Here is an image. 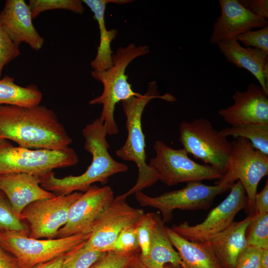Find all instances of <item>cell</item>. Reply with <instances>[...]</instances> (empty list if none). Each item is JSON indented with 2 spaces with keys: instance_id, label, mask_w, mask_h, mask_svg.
<instances>
[{
  "instance_id": "cell-9",
  "label": "cell",
  "mask_w": 268,
  "mask_h": 268,
  "mask_svg": "<svg viewBox=\"0 0 268 268\" xmlns=\"http://www.w3.org/2000/svg\"><path fill=\"white\" fill-rule=\"evenodd\" d=\"M156 153L148 164L157 173L159 180L168 186L181 183L218 180L222 175L207 164L192 160L184 148L175 149L161 140L153 145Z\"/></svg>"
},
{
  "instance_id": "cell-32",
  "label": "cell",
  "mask_w": 268,
  "mask_h": 268,
  "mask_svg": "<svg viewBox=\"0 0 268 268\" xmlns=\"http://www.w3.org/2000/svg\"><path fill=\"white\" fill-rule=\"evenodd\" d=\"M19 46L11 40L0 24V79L3 67L21 54Z\"/></svg>"
},
{
  "instance_id": "cell-7",
  "label": "cell",
  "mask_w": 268,
  "mask_h": 268,
  "mask_svg": "<svg viewBox=\"0 0 268 268\" xmlns=\"http://www.w3.org/2000/svg\"><path fill=\"white\" fill-rule=\"evenodd\" d=\"M90 234H75L63 238L41 240L13 231L0 233V245L17 260L19 268L35 265L65 255L79 247Z\"/></svg>"
},
{
  "instance_id": "cell-25",
  "label": "cell",
  "mask_w": 268,
  "mask_h": 268,
  "mask_svg": "<svg viewBox=\"0 0 268 268\" xmlns=\"http://www.w3.org/2000/svg\"><path fill=\"white\" fill-rule=\"evenodd\" d=\"M226 137H242L248 139L255 148L268 155V125L248 123L231 126L219 131Z\"/></svg>"
},
{
  "instance_id": "cell-28",
  "label": "cell",
  "mask_w": 268,
  "mask_h": 268,
  "mask_svg": "<svg viewBox=\"0 0 268 268\" xmlns=\"http://www.w3.org/2000/svg\"><path fill=\"white\" fill-rule=\"evenodd\" d=\"M80 0H30V8L33 19L41 13L52 9H65L75 13L81 14L85 8Z\"/></svg>"
},
{
  "instance_id": "cell-5",
  "label": "cell",
  "mask_w": 268,
  "mask_h": 268,
  "mask_svg": "<svg viewBox=\"0 0 268 268\" xmlns=\"http://www.w3.org/2000/svg\"><path fill=\"white\" fill-rule=\"evenodd\" d=\"M78 162L76 152L68 146L58 150L31 149L15 146L8 140L0 138V174L23 173L41 176Z\"/></svg>"
},
{
  "instance_id": "cell-37",
  "label": "cell",
  "mask_w": 268,
  "mask_h": 268,
  "mask_svg": "<svg viewBox=\"0 0 268 268\" xmlns=\"http://www.w3.org/2000/svg\"><path fill=\"white\" fill-rule=\"evenodd\" d=\"M254 212L259 214L268 213V181L266 182L264 187L259 192L257 193L254 200Z\"/></svg>"
},
{
  "instance_id": "cell-14",
  "label": "cell",
  "mask_w": 268,
  "mask_h": 268,
  "mask_svg": "<svg viewBox=\"0 0 268 268\" xmlns=\"http://www.w3.org/2000/svg\"><path fill=\"white\" fill-rule=\"evenodd\" d=\"M114 199L110 186H91L71 205L67 222L57 238L90 234L95 222Z\"/></svg>"
},
{
  "instance_id": "cell-3",
  "label": "cell",
  "mask_w": 268,
  "mask_h": 268,
  "mask_svg": "<svg viewBox=\"0 0 268 268\" xmlns=\"http://www.w3.org/2000/svg\"><path fill=\"white\" fill-rule=\"evenodd\" d=\"M160 98L168 101H176L170 94L160 95L155 81L148 83L143 95L133 96L122 101L126 117L128 136L124 144L116 152L123 160L135 163L138 168L137 178L134 185L122 195L125 198L150 187L159 181L157 173L146 162L145 143L142 130L141 117L146 105L152 99Z\"/></svg>"
},
{
  "instance_id": "cell-40",
  "label": "cell",
  "mask_w": 268,
  "mask_h": 268,
  "mask_svg": "<svg viewBox=\"0 0 268 268\" xmlns=\"http://www.w3.org/2000/svg\"><path fill=\"white\" fill-rule=\"evenodd\" d=\"M128 268H147L141 262L139 258V254L135 255L134 259L128 266ZM161 268H170L163 267Z\"/></svg>"
},
{
  "instance_id": "cell-36",
  "label": "cell",
  "mask_w": 268,
  "mask_h": 268,
  "mask_svg": "<svg viewBox=\"0 0 268 268\" xmlns=\"http://www.w3.org/2000/svg\"><path fill=\"white\" fill-rule=\"evenodd\" d=\"M239 1L255 15L267 20L268 18V0H240Z\"/></svg>"
},
{
  "instance_id": "cell-34",
  "label": "cell",
  "mask_w": 268,
  "mask_h": 268,
  "mask_svg": "<svg viewBox=\"0 0 268 268\" xmlns=\"http://www.w3.org/2000/svg\"><path fill=\"white\" fill-rule=\"evenodd\" d=\"M137 253L122 254L108 252L89 268H125Z\"/></svg>"
},
{
  "instance_id": "cell-26",
  "label": "cell",
  "mask_w": 268,
  "mask_h": 268,
  "mask_svg": "<svg viewBox=\"0 0 268 268\" xmlns=\"http://www.w3.org/2000/svg\"><path fill=\"white\" fill-rule=\"evenodd\" d=\"M247 246L268 249V213L251 214L246 232Z\"/></svg>"
},
{
  "instance_id": "cell-35",
  "label": "cell",
  "mask_w": 268,
  "mask_h": 268,
  "mask_svg": "<svg viewBox=\"0 0 268 268\" xmlns=\"http://www.w3.org/2000/svg\"><path fill=\"white\" fill-rule=\"evenodd\" d=\"M263 249L247 246L240 255L234 268H260Z\"/></svg>"
},
{
  "instance_id": "cell-38",
  "label": "cell",
  "mask_w": 268,
  "mask_h": 268,
  "mask_svg": "<svg viewBox=\"0 0 268 268\" xmlns=\"http://www.w3.org/2000/svg\"><path fill=\"white\" fill-rule=\"evenodd\" d=\"M0 268H19L16 259L0 245Z\"/></svg>"
},
{
  "instance_id": "cell-17",
  "label": "cell",
  "mask_w": 268,
  "mask_h": 268,
  "mask_svg": "<svg viewBox=\"0 0 268 268\" xmlns=\"http://www.w3.org/2000/svg\"><path fill=\"white\" fill-rule=\"evenodd\" d=\"M30 8L23 0H7L0 12V24L11 40L19 46L27 44L32 49L40 50L44 38L35 29Z\"/></svg>"
},
{
  "instance_id": "cell-24",
  "label": "cell",
  "mask_w": 268,
  "mask_h": 268,
  "mask_svg": "<svg viewBox=\"0 0 268 268\" xmlns=\"http://www.w3.org/2000/svg\"><path fill=\"white\" fill-rule=\"evenodd\" d=\"M42 97V93L35 85L21 86L14 82L13 77L8 75L0 79V106L31 107L39 105Z\"/></svg>"
},
{
  "instance_id": "cell-8",
  "label": "cell",
  "mask_w": 268,
  "mask_h": 268,
  "mask_svg": "<svg viewBox=\"0 0 268 268\" xmlns=\"http://www.w3.org/2000/svg\"><path fill=\"white\" fill-rule=\"evenodd\" d=\"M229 166L226 173L214 185L231 187L240 181L248 198L250 214L254 212V200L259 182L268 173V155L256 149L247 139L238 137L231 142Z\"/></svg>"
},
{
  "instance_id": "cell-41",
  "label": "cell",
  "mask_w": 268,
  "mask_h": 268,
  "mask_svg": "<svg viewBox=\"0 0 268 268\" xmlns=\"http://www.w3.org/2000/svg\"><path fill=\"white\" fill-rule=\"evenodd\" d=\"M260 268H268V249H263L260 262Z\"/></svg>"
},
{
  "instance_id": "cell-15",
  "label": "cell",
  "mask_w": 268,
  "mask_h": 268,
  "mask_svg": "<svg viewBox=\"0 0 268 268\" xmlns=\"http://www.w3.org/2000/svg\"><path fill=\"white\" fill-rule=\"evenodd\" d=\"M232 99L231 106L218 111L225 122L231 126L248 123L268 125V95L260 85L250 83L246 90L237 91Z\"/></svg>"
},
{
  "instance_id": "cell-30",
  "label": "cell",
  "mask_w": 268,
  "mask_h": 268,
  "mask_svg": "<svg viewBox=\"0 0 268 268\" xmlns=\"http://www.w3.org/2000/svg\"><path fill=\"white\" fill-rule=\"evenodd\" d=\"M155 224V213H143L135 225L140 253L139 257L146 256L149 251L151 236Z\"/></svg>"
},
{
  "instance_id": "cell-18",
  "label": "cell",
  "mask_w": 268,
  "mask_h": 268,
  "mask_svg": "<svg viewBox=\"0 0 268 268\" xmlns=\"http://www.w3.org/2000/svg\"><path fill=\"white\" fill-rule=\"evenodd\" d=\"M40 176L23 173L0 174V189L6 196L15 215L19 219L31 203L56 196L40 186Z\"/></svg>"
},
{
  "instance_id": "cell-12",
  "label": "cell",
  "mask_w": 268,
  "mask_h": 268,
  "mask_svg": "<svg viewBox=\"0 0 268 268\" xmlns=\"http://www.w3.org/2000/svg\"><path fill=\"white\" fill-rule=\"evenodd\" d=\"M82 195L75 192L66 195L34 201L23 210L20 220L30 224L29 237L34 239L57 238L59 230L67 222L69 208Z\"/></svg>"
},
{
  "instance_id": "cell-20",
  "label": "cell",
  "mask_w": 268,
  "mask_h": 268,
  "mask_svg": "<svg viewBox=\"0 0 268 268\" xmlns=\"http://www.w3.org/2000/svg\"><path fill=\"white\" fill-rule=\"evenodd\" d=\"M251 214L240 221H234L226 230L207 241L222 268H234L247 247L246 230Z\"/></svg>"
},
{
  "instance_id": "cell-19",
  "label": "cell",
  "mask_w": 268,
  "mask_h": 268,
  "mask_svg": "<svg viewBox=\"0 0 268 268\" xmlns=\"http://www.w3.org/2000/svg\"><path fill=\"white\" fill-rule=\"evenodd\" d=\"M217 45L228 62L248 70L268 95V54L256 48L244 47L234 38L221 41Z\"/></svg>"
},
{
  "instance_id": "cell-16",
  "label": "cell",
  "mask_w": 268,
  "mask_h": 268,
  "mask_svg": "<svg viewBox=\"0 0 268 268\" xmlns=\"http://www.w3.org/2000/svg\"><path fill=\"white\" fill-rule=\"evenodd\" d=\"M221 15L213 27L210 43L215 44L221 41L235 37L255 28L268 25L267 19L261 18L245 8L238 0H220Z\"/></svg>"
},
{
  "instance_id": "cell-10",
  "label": "cell",
  "mask_w": 268,
  "mask_h": 268,
  "mask_svg": "<svg viewBox=\"0 0 268 268\" xmlns=\"http://www.w3.org/2000/svg\"><path fill=\"white\" fill-rule=\"evenodd\" d=\"M230 187L218 185L209 186L201 182L187 183L184 188L163 193L157 197L149 196L141 191L134 193L137 202L142 206L158 209L164 223L172 218L176 209L182 210H205L211 205L214 198L230 190Z\"/></svg>"
},
{
  "instance_id": "cell-4",
  "label": "cell",
  "mask_w": 268,
  "mask_h": 268,
  "mask_svg": "<svg viewBox=\"0 0 268 268\" xmlns=\"http://www.w3.org/2000/svg\"><path fill=\"white\" fill-rule=\"evenodd\" d=\"M149 51L147 46H136L131 43L125 47L119 48L113 55V65L111 67L102 71H91L92 77L103 84V91L100 95L91 99L89 104L102 105L99 119L108 135L119 133L114 116L116 104L132 97L142 95L132 88L128 81V75L125 73L126 68L133 60L148 54Z\"/></svg>"
},
{
  "instance_id": "cell-22",
  "label": "cell",
  "mask_w": 268,
  "mask_h": 268,
  "mask_svg": "<svg viewBox=\"0 0 268 268\" xmlns=\"http://www.w3.org/2000/svg\"><path fill=\"white\" fill-rule=\"evenodd\" d=\"M94 13V18L97 21L100 31V43L97 52L90 65L93 70L102 71L113 66V54L111 43L117 36L118 31L113 29L107 30L105 22V11L108 3L126 4L131 0H83Z\"/></svg>"
},
{
  "instance_id": "cell-23",
  "label": "cell",
  "mask_w": 268,
  "mask_h": 268,
  "mask_svg": "<svg viewBox=\"0 0 268 268\" xmlns=\"http://www.w3.org/2000/svg\"><path fill=\"white\" fill-rule=\"evenodd\" d=\"M155 216L149 252L146 256H139V258L147 268H161L167 263L174 268H180L181 260L166 233L165 223L159 214L155 213Z\"/></svg>"
},
{
  "instance_id": "cell-33",
  "label": "cell",
  "mask_w": 268,
  "mask_h": 268,
  "mask_svg": "<svg viewBox=\"0 0 268 268\" xmlns=\"http://www.w3.org/2000/svg\"><path fill=\"white\" fill-rule=\"evenodd\" d=\"M235 39L247 47H253L268 55V25L258 30L245 32Z\"/></svg>"
},
{
  "instance_id": "cell-29",
  "label": "cell",
  "mask_w": 268,
  "mask_h": 268,
  "mask_svg": "<svg viewBox=\"0 0 268 268\" xmlns=\"http://www.w3.org/2000/svg\"><path fill=\"white\" fill-rule=\"evenodd\" d=\"M15 231L28 235L29 230L14 214L4 193L0 189V232Z\"/></svg>"
},
{
  "instance_id": "cell-1",
  "label": "cell",
  "mask_w": 268,
  "mask_h": 268,
  "mask_svg": "<svg viewBox=\"0 0 268 268\" xmlns=\"http://www.w3.org/2000/svg\"><path fill=\"white\" fill-rule=\"evenodd\" d=\"M0 138L30 149L58 150L72 142L55 112L39 105L31 107L1 105Z\"/></svg>"
},
{
  "instance_id": "cell-42",
  "label": "cell",
  "mask_w": 268,
  "mask_h": 268,
  "mask_svg": "<svg viewBox=\"0 0 268 268\" xmlns=\"http://www.w3.org/2000/svg\"><path fill=\"white\" fill-rule=\"evenodd\" d=\"M128 268V267H126V268Z\"/></svg>"
},
{
  "instance_id": "cell-21",
  "label": "cell",
  "mask_w": 268,
  "mask_h": 268,
  "mask_svg": "<svg viewBox=\"0 0 268 268\" xmlns=\"http://www.w3.org/2000/svg\"><path fill=\"white\" fill-rule=\"evenodd\" d=\"M165 230L178 251L182 268H222L207 241H190L168 227L165 226Z\"/></svg>"
},
{
  "instance_id": "cell-2",
  "label": "cell",
  "mask_w": 268,
  "mask_h": 268,
  "mask_svg": "<svg viewBox=\"0 0 268 268\" xmlns=\"http://www.w3.org/2000/svg\"><path fill=\"white\" fill-rule=\"evenodd\" d=\"M82 134L85 139L84 148L92 156L87 170L80 175L62 178L56 177L53 171H50L40 176L42 188L56 196L66 195L78 191L85 192L93 183L105 184L110 176L128 170L127 165L117 161L109 153L107 133L99 118L85 126Z\"/></svg>"
},
{
  "instance_id": "cell-27",
  "label": "cell",
  "mask_w": 268,
  "mask_h": 268,
  "mask_svg": "<svg viewBox=\"0 0 268 268\" xmlns=\"http://www.w3.org/2000/svg\"><path fill=\"white\" fill-rule=\"evenodd\" d=\"M83 243L65 255L61 268H89L107 253L88 249Z\"/></svg>"
},
{
  "instance_id": "cell-11",
  "label": "cell",
  "mask_w": 268,
  "mask_h": 268,
  "mask_svg": "<svg viewBox=\"0 0 268 268\" xmlns=\"http://www.w3.org/2000/svg\"><path fill=\"white\" fill-rule=\"evenodd\" d=\"M226 198L208 213L201 223L190 225L187 221L171 228L175 232L190 241L204 242L223 232L234 221L236 214L247 207L248 198L241 182L232 184Z\"/></svg>"
},
{
  "instance_id": "cell-13",
  "label": "cell",
  "mask_w": 268,
  "mask_h": 268,
  "mask_svg": "<svg viewBox=\"0 0 268 268\" xmlns=\"http://www.w3.org/2000/svg\"><path fill=\"white\" fill-rule=\"evenodd\" d=\"M122 195L114 198L93 226L85 247L93 250L108 252L120 232L134 226L144 211L134 208L126 201Z\"/></svg>"
},
{
  "instance_id": "cell-43",
  "label": "cell",
  "mask_w": 268,
  "mask_h": 268,
  "mask_svg": "<svg viewBox=\"0 0 268 268\" xmlns=\"http://www.w3.org/2000/svg\"></svg>"
},
{
  "instance_id": "cell-39",
  "label": "cell",
  "mask_w": 268,
  "mask_h": 268,
  "mask_svg": "<svg viewBox=\"0 0 268 268\" xmlns=\"http://www.w3.org/2000/svg\"><path fill=\"white\" fill-rule=\"evenodd\" d=\"M65 255L58 257L49 261L39 263L31 268H61Z\"/></svg>"
},
{
  "instance_id": "cell-6",
  "label": "cell",
  "mask_w": 268,
  "mask_h": 268,
  "mask_svg": "<svg viewBox=\"0 0 268 268\" xmlns=\"http://www.w3.org/2000/svg\"><path fill=\"white\" fill-rule=\"evenodd\" d=\"M179 140L186 151L216 169L222 176L227 171L231 159V142L222 136L204 118L182 122Z\"/></svg>"
},
{
  "instance_id": "cell-31",
  "label": "cell",
  "mask_w": 268,
  "mask_h": 268,
  "mask_svg": "<svg viewBox=\"0 0 268 268\" xmlns=\"http://www.w3.org/2000/svg\"><path fill=\"white\" fill-rule=\"evenodd\" d=\"M140 250L135 225L123 229L112 246L110 252L132 254Z\"/></svg>"
}]
</instances>
